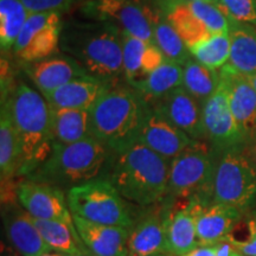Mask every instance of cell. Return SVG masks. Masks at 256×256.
<instances>
[{
    "instance_id": "obj_45",
    "label": "cell",
    "mask_w": 256,
    "mask_h": 256,
    "mask_svg": "<svg viewBox=\"0 0 256 256\" xmlns=\"http://www.w3.org/2000/svg\"><path fill=\"white\" fill-rule=\"evenodd\" d=\"M183 2H216L217 0H183Z\"/></svg>"
},
{
    "instance_id": "obj_47",
    "label": "cell",
    "mask_w": 256,
    "mask_h": 256,
    "mask_svg": "<svg viewBox=\"0 0 256 256\" xmlns=\"http://www.w3.org/2000/svg\"><path fill=\"white\" fill-rule=\"evenodd\" d=\"M148 256H170L168 254H153V255H148Z\"/></svg>"
},
{
    "instance_id": "obj_4",
    "label": "cell",
    "mask_w": 256,
    "mask_h": 256,
    "mask_svg": "<svg viewBox=\"0 0 256 256\" xmlns=\"http://www.w3.org/2000/svg\"><path fill=\"white\" fill-rule=\"evenodd\" d=\"M2 104L8 106L22 144L19 174L28 176L40 168L52 151L51 110L46 98L20 83Z\"/></svg>"
},
{
    "instance_id": "obj_22",
    "label": "cell",
    "mask_w": 256,
    "mask_h": 256,
    "mask_svg": "<svg viewBox=\"0 0 256 256\" xmlns=\"http://www.w3.org/2000/svg\"><path fill=\"white\" fill-rule=\"evenodd\" d=\"M113 86L90 75L78 78L44 98L50 107L90 110L95 102Z\"/></svg>"
},
{
    "instance_id": "obj_32",
    "label": "cell",
    "mask_w": 256,
    "mask_h": 256,
    "mask_svg": "<svg viewBox=\"0 0 256 256\" xmlns=\"http://www.w3.org/2000/svg\"><path fill=\"white\" fill-rule=\"evenodd\" d=\"M188 50L192 57L208 68L222 69L228 63L230 56L229 34H211L209 38L194 44Z\"/></svg>"
},
{
    "instance_id": "obj_16",
    "label": "cell",
    "mask_w": 256,
    "mask_h": 256,
    "mask_svg": "<svg viewBox=\"0 0 256 256\" xmlns=\"http://www.w3.org/2000/svg\"><path fill=\"white\" fill-rule=\"evenodd\" d=\"M170 200L171 211L168 223V254L183 256L200 247L196 229L197 211L202 203L208 202L198 197Z\"/></svg>"
},
{
    "instance_id": "obj_6",
    "label": "cell",
    "mask_w": 256,
    "mask_h": 256,
    "mask_svg": "<svg viewBox=\"0 0 256 256\" xmlns=\"http://www.w3.org/2000/svg\"><path fill=\"white\" fill-rule=\"evenodd\" d=\"M66 200L72 215L90 222L126 229H130L134 224L124 197L104 178H95L69 188Z\"/></svg>"
},
{
    "instance_id": "obj_1",
    "label": "cell",
    "mask_w": 256,
    "mask_h": 256,
    "mask_svg": "<svg viewBox=\"0 0 256 256\" xmlns=\"http://www.w3.org/2000/svg\"><path fill=\"white\" fill-rule=\"evenodd\" d=\"M124 31L102 20H72L62 26L60 48L89 75L113 83L124 76Z\"/></svg>"
},
{
    "instance_id": "obj_46",
    "label": "cell",
    "mask_w": 256,
    "mask_h": 256,
    "mask_svg": "<svg viewBox=\"0 0 256 256\" xmlns=\"http://www.w3.org/2000/svg\"><path fill=\"white\" fill-rule=\"evenodd\" d=\"M232 256H244V255H242V254H241V252H238V250H236L235 252H234V254H232Z\"/></svg>"
},
{
    "instance_id": "obj_10",
    "label": "cell",
    "mask_w": 256,
    "mask_h": 256,
    "mask_svg": "<svg viewBox=\"0 0 256 256\" xmlns=\"http://www.w3.org/2000/svg\"><path fill=\"white\" fill-rule=\"evenodd\" d=\"M62 26L60 12L30 14L14 46L16 56L23 63L52 56L60 46Z\"/></svg>"
},
{
    "instance_id": "obj_9",
    "label": "cell",
    "mask_w": 256,
    "mask_h": 256,
    "mask_svg": "<svg viewBox=\"0 0 256 256\" xmlns=\"http://www.w3.org/2000/svg\"><path fill=\"white\" fill-rule=\"evenodd\" d=\"M82 11L89 19L107 22L146 43H156L153 11L144 0H88Z\"/></svg>"
},
{
    "instance_id": "obj_37",
    "label": "cell",
    "mask_w": 256,
    "mask_h": 256,
    "mask_svg": "<svg viewBox=\"0 0 256 256\" xmlns=\"http://www.w3.org/2000/svg\"><path fill=\"white\" fill-rule=\"evenodd\" d=\"M30 14L63 12L69 10L76 0H20Z\"/></svg>"
},
{
    "instance_id": "obj_21",
    "label": "cell",
    "mask_w": 256,
    "mask_h": 256,
    "mask_svg": "<svg viewBox=\"0 0 256 256\" xmlns=\"http://www.w3.org/2000/svg\"><path fill=\"white\" fill-rule=\"evenodd\" d=\"M243 212L226 204L208 202L198 208L196 229L198 244L214 246L228 238L242 218Z\"/></svg>"
},
{
    "instance_id": "obj_19",
    "label": "cell",
    "mask_w": 256,
    "mask_h": 256,
    "mask_svg": "<svg viewBox=\"0 0 256 256\" xmlns=\"http://www.w3.org/2000/svg\"><path fill=\"white\" fill-rule=\"evenodd\" d=\"M84 247L92 256H127L130 229L90 222L72 215Z\"/></svg>"
},
{
    "instance_id": "obj_18",
    "label": "cell",
    "mask_w": 256,
    "mask_h": 256,
    "mask_svg": "<svg viewBox=\"0 0 256 256\" xmlns=\"http://www.w3.org/2000/svg\"><path fill=\"white\" fill-rule=\"evenodd\" d=\"M23 66L28 78L43 96L72 80L89 75L81 64L69 55L50 56L38 62L23 63Z\"/></svg>"
},
{
    "instance_id": "obj_8",
    "label": "cell",
    "mask_w": 256,
    "mask_h": 256,
    "mask_svg": "<svg viewBox=\"0 0 256 256\" xmlns=\"http://www.w3.org/2000/svg\"><path fill=\"white\" fill-rule=\"evenodd\" d=\"M256 200V165L243 148L220 152L215 165L212 202L246 211Z\"/></svg>"
},
{
    "instance_id": "obj_38",
    "label": "cell",
    "mask_w": 256,
    "mask_h": 256,
    "mask_svg": "<svg viewBox=\"0 0 256 256\" xmlns=\"http://www.w3.org/2000/svg\"><path fill=\"white\" fill-rule=\"evenodd\" d=\"M165 55L156 43L147 44L146 49L144 51V55L142 57V72L144 78L152 72H154L158 66H160L165 62Z\"/></svg>"
},
{
    "instance_id": "obj_33",
    "label": "cell",
    "mask_w": 256,
    "mask_h": 256,
    "mask_svg": "<svg viewBox=\"0 0 256 256\" xmlns=\"http://www.w3.org/2000/svg\"><path fill=\"white\" fill-rule=\"evenodd\" d=\"M146 42L130 36L124 32L122 34V60L124 78L130 87L144 78L142 72V57L147 46Z\"/></svg>"
},
{
    "instance_id": "obj_13",
    "label": "cell",
    "mask_w": 256,
    "mask_h": 256,
    "mask_svg": "<svg viewBox=\"0 0 256 256\" xmlns=\"http://www.w3.org/2000/svg\"><path fill=\"white\" fill-rule=\"evenodd\" d=\"M17 198L24 210L34 218L57 220L74 224L68 200L62 188L26 179L18 185Z\"/></svg>"
},
{
    "instance_id": "obj_44",
    "label": "cell",
    "mask_w": 256,
    "mask_h": 256,
    "mask_svg": "<svg viewBox=\"0 0 256 256\" xmlns=\"http://www.w3.org/2000/svg\"><path fill=\"white\" fill-rule=\"evenodd\" d=\"M249 78V81H250V83L252 84V87H254V89L256 90V74H254V75L252 76H248Z\"/></svg>"
},
{
    "instance_id": "obj_36",
    "label": "cell",
    "mask_w": 256,
    "mask_h": 256,
    "mask_svg": "<svg viewBox=\"0 0 256 256\" xmlns=\"http://www.w3.org/2000/svg\"><path fill=\"white\" fill-rule=\"evenodd\" d=\"M216 4L232 20L256 26V0H217Z\"/></svg>"
},
{
    "instance_id": "obj_26",
    "label": "cell",
    "mask_w": 256,
    "mask_h": 256,
    "mask_svg": "<svg viewBox=\"0 0 256 256\" xmlns=\"http://www.w3.org/2000/svg\"><path fill=\"white\" fill-rule=\"evenodd\" d=\"M22 168V144L8 106L0 114V174L2 180L16 177Z\"/></svg>"
},
{
    "instance_id": "obj_24",
    "label": "cell",
    "mask_w": 256,
    "mask_h": 256,
    "mask_svg": "<svg viewBox=\"0 0 256 256\" xmlns=\"http://www.w3.org/2000/svg\"><path fill=\"white\" fill-rule=\"evenodd\" d=\"M50 110L54 142L72 144L92 136L89 110L54 107Z\"/></svg>"
},
{
    "instance_id": "obj_41",
    "label": "cell",
    "mask_w": 256,
    "mask_h": 256,
    "mask_svg": "<svg viewBox=\"0 0 256 256\" xmlns=\"http://www.w3.org/2000/svg\"><path fill=\"white\" fill-rule=\"evenodd\" d=\"M243 152H244L248 158L256 165V136L244 146Z\"/></svg>"
},
{
    "instance_id": "obj_43",
    "label": "cell",
    "mask_w": 256,
    "mask_h": 256,
    "mask_svg": "<svg viewBox=\"0 0 256 256\" xmlns=\"http://www.w3.org/2000/svg\"><path fill=\"white\" fill-rule=\"evenodd\" d=\"M40 256H68V255H64V254H62V252L51 250V252H46V254H43V255H40Z\"/></svg>"
},
{
    "instance_id": "obj_34",
    "label": "cell",
    "mask_w": 256,
    "mask_h": 256,
    "mask_svg": "<svg viewBox=\"0 0 256 256\" xmlns=\"http://www.w3.org/2000/svg\"><path fill=\"white\" fill-rule=\"evenodd\" d=\"M186 4L211 34H229L230 19L216 2H186Z\"/></svg>"
},
{
    "instance_id": "obj_17",
    "label": "cell",
    "mask_w": 256,
    "mask_h": 256,
    "mask_svg": "<svg viewBox=\"0 0 256 256\" xmlns=\"http://www.w3.org/2000/svg\"><path fill=\"white\" fill-rule=\"evenodd\" d=\"M150 104L191 139L200 140L206 138L202 104L183 86Z\"/></svg>"
},
{
    "instance_id": "obj_42",
    "label": "cell",
    "mask_w": 256,
    "mask_h": 256,
    "mask_svg": "<svg viewBox=\"0 0 256 256\" xmlns=\"http://www.w3.org/2000/svg\"><path fill=\"white\" fill-rule=\"evenodd\" d=\"M0 256H22L19 252L11 247V246L2 244V255Z\"/></svg>"
},
{
    "instance_id": "obj_12",
    "label": "cell",
    "mask_w": 256,
    "mask_h": 256,
    "mask_svg": "<svg viewBox=\"0 0 256 256\" xmlns=\"http://www.w3.org/2000/svg\"><path fill=\"white\" fill-rule=\"evenodd\" d=\"M171 200H165L158 208L140 217L130 229L127 256L168 254V223Z\"/></svg>"
},
{
    "instance_id": "obj_28",
    "label": "cell",
    "mask_w": 256,
    "mask_h": 256,
    "mask_svg": "<svg viewBox=\"0 0 256 256\" xmlns=\"http://www.w3.org/2000/svg\"><path fill=\"white\" fill-rule=\"evenodd\" d=\"M183 87L203 106L220 87V70L208 68L192 56L183 64Z\"/></svg>"
},
{
    "instance_id": "obj_35",
    "label": "cell",
    "mask_w": 256,
    "mask_h": 256,
    "mask_svg": "<svg viewBox=\"0 0 256 256\" xmlns=\"http://www.w3.org/2000/svg\"><path fill=\"white\" fill-rule=\"evenodd\" d=\"M244 256H256V212L243 217L226 238Z\"/></svg>"
},
{
    "instance_id": "obj_3",
    "label": "cell",
    "mask_w": 256,
    "mask_h": 256,
    "mask_svg": "<svg viewBox=\"0 0 256 256\" xmlns=\"http://www.w3.org/2000/svg\"><path fill=\"white\" fill-rule=\"evenodd\" d=\"M151 104L136 90L110 87L89 110L92 136L118 152L138 140Z\"/></svg>"
},
{
    "instance_id": "obj_27",
    "label": "cell",
    "mask_w": 256,
    "mask_h": 256,
    "mask_svg": "<svg viewBox=\"0 0 256 256\" xmlns=\"http://www.w3.org/2000/svg\"><path fill=\"white\" fill-rule=\"evenodd\" d=\"M42 238L51 250L62 252L64 255H74L84 252L90 254L80 238L75 224H70L57 220L34 218Z\"/></svg>"
},
{
    "instance_id": "obj_23",
    "label": "cell",
    "mask_w": 256,
    "mask_h": 256,
    "mask_svg": "<svg viewBox=\"0 0 256 256\" xmlns=\"http://www.w3.org/2000/svg\"><path fill=\"white\" fill-rule=\"evenodd\" d=\"M230 56L226 66L242 75L256 74V26L230 19Z\"/></svg>"
},
{
    "instance_id": "obj_14",
    "label": "cell",
    "mask_w": 256,
    "mask_h": 256,
    "mask_svg": "<svg viewBox=\"0 0 256 256\" xmlns=\"http://www.w3.org/2000/svg\"><path fill=\"white\" fill-rule=\"evenodd\" d=\"M220 75L228 92L230 110L248 144L256 136V90L248 76L226 64L220 69Z\"/></svg>"
},
{
    "instance_id": "obj_29",
    "label": "cell",
    "mask_w": 256,
    "mask_h": 256,
    "mask_svg": "<svg viewBox=\"0 0 256 256\" xmlns=\"http://www.w3.org/2000/svg\"><path fill=\"white\" fill-rule=\"evenodd\" d=\"M170 24L174 26L177 34L186 46L190 49L194 44L206 40L211 36L210 31L208 30L206 25L194 16V12L188 8L186 2H177L170 8L168 16H166Z\"/></svg>"
},
{
    "instance_id": "obj_5",
    "label": "cell",
    "mask_w": 256,
    "mask_h": 256,
    "mask_svg": "<svg viewBox=\"0 0 256 256\" xmlns=\"http://www.w3.org/2000/svg\"><path fill=\"white\" fill-rule=\"evenodd\" d=\"M108 152L110 150L94 136L72 144L54 142L50 156L28 179L72 188L98 177L107 162Z\"/></svg>"
},
{
    "instance_id": "obj_2",
    "label": "cell",
    "mask_w": 256,
    "mask_h": 256,
    "mask_svg": "<svg viewBox=\"0 0 256 256\" xmlns=\"http://www.w3.org/2000/svg\"><path fill=\"white\" fill-rule=\"evenodd\" d=\"M114 154L108 180L124 198L139 206H154L168 197L170 160L134 142Z\"/></svg>"
},
{
    "instance_id": "obj_40",
    "label": "cell",
    "mask_w": 256,
    "mask_h": 256,
    "mask_svg": "<svg viewBox=\"0 0 256 256\" xmlns=\"http://www.w3.org/2000/svg\"><path fill=\"white\" fill-rule=\"evenodd\" d=\"M183 256H216V254L210 246H200Z\"/></svg>"
},
{
    "instance_id": "obj_11",
    "label": "cell",
    "mask_w": 256,
    "mask_h": 256,
    "mask_svg": "<svg viewBox=\"0 0 256 256\" xmlns=\"http://www.w3.org/2000/svg\"><path fill=\"white\" fill-rule=\"evenodd\" d=\"M202 115L204 136L216 151L244 148L247 140L230 110L228 92L222 81L217 90L202 106Z\"/></svg>"
},
{
    "instance_id": "obj_15",
    "label": "cell",
    "mask_w": 256,
    "mask_h": 256,
    "mask_svg": "<svg viewBox=\"0 0 256 256\" xmlns=\"http://www.w3.org/2000/svg\"><path fill=\"white\" fill-rule=\"evenodd\" d=\"M138 142L171 162L191 145L194 139L166 119L151 104L140 128Z\"/></svg>"
},
{
    "instance_id": "obj_39",
    "label": "cell",
    "mask_w": 256,
    "mask_h": 256,
    "mask_svg": "<svg viewBox=\"0 0 256 256\" xmlns=\"http://www.w3.org/2000/svg\"><path fill=\"white\" fill-rule=\"evenodd\" d=\"M210 247H212L216 256H232L236 252L235 247L226 240L217 242L214 246H210Z\"/></svg>"
},
{
    "instance_id": "obj_20",
    "label": "cell",
    "mask_w": 256,
    "mask_h": 256,
    "mask_svg": "<svg viewBox=\"0 0 256 256\" xmlns=\"http://www.w3.org/2000/svg\"><path fill=\"white\" fill-rule=\"evenodd\" d=\"M4 226L10 246L22 256H40L51 252L34 224V217L24 209L6 206Z\"/></svg>"
},
{
    "instance_id": "obj_30",
    "label": "cell",
    "mask_w": 256,
    "mask_h": 256,
    "mask_svg": "<svg viewBox=\"0 0 256 256\" xmlns=\"http://www.w3.org/2000/svg\"><path fill=\"white\" fill-rule=\"evenodd\" d=\"M152 25L156 44L160 48L166 58L183 66L191 57L190 50L174 26L170 24L168 18L153 11Z\"/></svg>"
},
{
    "instance_id": "obj_7",
    "label": "cell",
    "mask_w": 256,
    "mask_h": 256,
    "mask_svg": "<svg viewBox=\"0 0 256 256\" xmlns=\"http://www.w3.org/2000/svg\"><path fill=\"white\" fill-rule=\"evenodd\" d=\"M215 165L208 146L194 140L170 162L168 200L198 197L212 202Z\"/></svg>"
},
{
    "instance_id": "obj_31",
    "label": "cell",
    "mask_w": 256,
    "mask_h": 256,
    "mask_svg": "<svg viewBox=\"0 0 256 256\" xmlns=\"http://www.w3.org/2000/svg\"><path fill=\"white\" fill-rule=\"evenodd\" d=\"M30 14L20 0H0V46L2 51L14 49L16 40Z\"/></svg>"
},
{
    "instance_id": "obj_25",
    "label": "cell",
    "mask_w": 256,
    "mask_h": 256,
    "mask_svg": "<svg viewBox=\"0 0 256 256\" xmlns=\"http://www.w3.org/2000/svg\"><path fill=\"white\" fill-rule=\"evenodd\" d=\"M183 76V66L166 58L154 72L146 75L130 88L142 95L148 102H154L182 87Z\"/></svg>"
}]
</instances>
